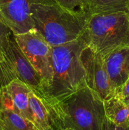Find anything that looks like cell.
I'll return each mask as SVG.
<instances>
[{
	"label": "cell",
	"instance_id": "obj_5",
	"mask_svg": "<svg viewBox=\"0 0 129 130\" xmlns=\"http://www.w3.org/2000/svg\"><path fill=\"white\" fill-rule=\"evenodd\" d=\"M15 38L22 52L41 77L42 99L52 79L51 46L35 29L15 35Z\"/></svg>",
	"mask_w": 129,
	"mask_h": 130
},
{
	"label": "cell",
	"instance_id": "obj_1",
	"mask_svg": "<svg viewBox=\"0 0 129 130\" xmlns=\"http://www.w3.org/2000/svg\"><path fill=\"white\" fill-rule=\"evenodd\" d=\"M46 105L54 130L103 129L106 119L103 100L87 86L61 101Z\"/></svg>",
	"mask_w": 129,
	"mask_h": 130
},
{
	"label": "cell",
	"instance_id": "obj_20",
	"mask_svg": "<svg viewBox=\"0 0 129 130\" xmlns=\"http://www.w3.org/2000/svg\"><path fill=\"white\" fill-rule=\"evenodd\" d=\"M1 89V88H0ZM1 108H2V105H1V95H0V110H1Z\"/></svg>",
	"mask_w": 129,
	"mask_h": 130
},
{
	"label": "cell",
	"instance_id": "obj_23",
	"mask_svg": "<svg viewBox=\"0 0 129 130\" xmlns=\"http://www.w3.org/2000/svg\"><path fill=\"white\" fill-rule=\"evenodd\" d=\"M0 130H1V129H0Z\"/></svg>",
	"mask_w": 129,
	"mask_h": 130
},
{
	"label": "cell",
	"instance_id": "obj_17",
	"mask_svg": "<svg viewBox=\"0 0 129 130\" xmlns=\"http://www.w3.org/2000/svg\"><path fill=\"white\" fill-rule=\"evenodd\" d=\"M113 95L117 96L126 104L129 105V79L121 86L115 89Z\"/></svg>",
	"mask_w": 129,
	"mask_h": 130
},
{
	"label": "cell",
	"instance_id": "obj_9",
	"mask_svg": "<svg viewBox=\"0 0 129 130\" xmlns=\"http://www.w3.org/2000/svg\"><path fill=\"white\" fill-rule=\"evenodd\" d=\"M32 90L24 82L15 79L6 86L1 88L0 95L2 108L15 112L35 125V120L29 104V94Z\"/></svg>",
	"mask_w": 129,
	"mask_h": 130
},
{
	"label": "cell",
	"instance_id": "obj_4",
	"mask_svg": "<svg viewBox=\"0 0 129 130\" xmlns=\"http://www.w3.org/2000/svg\"><path fill=\"white\" fill-rule=\"evenodd\" d=\"M82 36L87 46L102 57L129 46V11L89 15Z\"/></svg>",
	"mask_w": 129,
	"mask_h": 130
},
{
	"label": "cell",
	"instance_id": "obj_16",
	"mask_svg": "<svg viewBox=\"0 0 129 130\" xmlns=\"http://www.w3.org/2000/svg\"><path fill=\"white\" fill-rule=\"evenodd\" d=\"M63 7L72 10L87 11L89 0H52Z\"/></svg>",
	"mask_w": 129,
	"mask_h": 130
},
{
	"label": "cell",
	"instance_id": "obj_2",
	"mask_svg": "<svg viewBox=\"0 0 129 130\" xmlns=\"http://www.w3.org/2000/svg\"><path fill=\"white\" fill-rule=\"evenodd\" d=\"M30 8L34 28L51 46L78 39L89 17L87 11L69 10L52 0H32Z\"/></svg>",
	"mask_w": 129,
	"mask_h": 130
},
{
	"label": "cell",
	"instance_id": "obj_13",
	"mask_svg": "<svg viewBox=\"0 0 129 130\" xmlns=\"http://www.w3.org/2000/svg\"><path fill=\"white\" fill-rule=\"evenodd\" d=\"M1 130H39L28 119L7 109L0 110Z\"/></svg>",
	"mask_w": 129,
	"mask_h": 130
},
{
	"label": "cell",
	"instance_id": "obj_10",
	"mask_svg": "<svg viewBox=\"0 0 129 130\" xmlns=\"http://www.w3.org/2000/svg\"><path fill=\"white\" fill-rule=\"evenodd\" d=\"M103 58L114 91L129 78V46L115 50Z\"/></svg>",
	"mask_w": 129,
	"mask_h": 130
},
{
	"label": "cell",
	"instance_id": "obj_11",
	"mask_svg": "<svg viewBox=\"0 0 129 130\" xmlns=\"http://www.w3.org/2000/svg\"><path fill=\"white\" fill-rule=\"evenodd\" d=\"M103 104L107 120L118 126L129 128V105L115 95L104 100Z\"/></svg>",
	"mask_w": 129,
	"mask_h": 130
},
{
	"label": "cell",
	"instance_id": "obj_22",
	"mask_svg": "<svg viewBox=\"0 0 129 130\" xmlns=\"http://www.w3.org/2000/svg\"><path fill=\"white\" fill-rule=\"evenodd\" d=\"M48 130H54L53 129V128H49V129H48Z\"/></svg>",
	"mask_w": 129,
	"mask_h": 130
},
{
	"label": "cell",
	"instance_id": "obj_8",
	"mask_svg": "<svg viewBox=\"0 0 129 130\" xmlns=\"http://www.w3.org/2000/svg\"><path fill=\"white\" fill-rule=\"evenodd\" d=\"M32 0H0V13L15 35L35 30Z\"/></svg>",
	"mask_w": 129,
	"mask_h": 130
},
{
	"label": "cell",
	"instance_id": "obj_14",
	"mask_svg": "<svg viewBox=\"0 0 129 130\" xmlns=\"http://www.w3.org/2000/svg\"><path fill=\"white\" fill-rule=\"evenodd\" d=\"M129 11V0H89V15L117 11Z\"/></svg>",
	"mask_w": 129,
	"mask_h": 130
},
{
	"label": "cell",
	"instance_id": "obj_3",
	"mask_svg": "<svg viewBox=\"0 0 129 130\" xmlns=\"http://www.w3.org/2000/svg\"><path fill=\"white\" fill-rule=\"evenodd\" d=\"M87 46L81 36L78 39L59 46H51L52 79L42 99L51 104L87 86L81 53Z\"/></svg>",
	"mask_w": 129,
	"mask_h": 130
},
{
	"label": "cell",
	"instance_id": "obj_21",
	"mask_svg": "<svg viewBox=\"0 0 129 130\" xmlns=\"http://www.w3.org/2000/svg\"><path fill=\"white\" fill-rule=\"evenodd\" d=\"M61 130H73V129H70V128H64V129H62Z\"/></svg>",
	"mask_w": 129,
	"mask_h": 130
},
{
	"label": "cell",
	"instance_id": "obj_7",
	"mask_svg": "<svg viewBox=\"0 0 129 130\" xmlns=\"http://www.w3.org/2000/svg\"><path fill=\"white\" fill-rule=\"evenodd\" d=\"M5 59L10 65L16 79L28 85L33 91L41 98L42 92L41 77L22 52L15 40V34L10 41Z\"/></svg>",
	"mask_w": 129,
	"mask_h": 130
},
{
	"label": "cell",
	"instance_id": "obj_24",
	"mask_svg": "<svg viewBox=\"0 0 129 130\" xmlns=\"http://www.w3.org/2000/svg\"><path fill=\"white\" fill-rule=\"evenodd\" d=\"M128 79H129V78H128Z\"/></svg>",
	"mask_w": 129,
	"mask_h": 130
},
{
	"label": "cell",
	"instance_id": "obj_15",
	"mask_svg": "<svg viewBox=\"0 0 129 130\" xmlns=\"http://www.w3.org/2000/svg\"><path fill=\"white\" fill-rule=\"evenodd\" d=\"M13 35L14 33L6 24L0 13V59L3 63L5 62V54Z\"/></svg>",
	"mask_w": 129,
	"mask_h": 130
},
{
	"label": "cell",
	"instance_id": "obj_12",
	"mask_svg": "<svg viewBox=\"0 0 129 130\" xmlns=\"http://www.w3.org/2000/svg\"><path fill=\"white\" fill-rule=\"evenodd\" d=\"M29 104L39 130H48L52 128L50 114L44 100L32 90L29 94Z\"/></svg>",
	"mask_w": 129,
	"mask_h": 130
},
{
	"label": "cell",
	"instance_id": "obj_18",
	"mask_svg": "<svg viewBox=\"0 0 129 130\" xmlns=\"http://www.w3.org/2000/svg\"><path fill=\"white\" fill-rule=\"evenodd\" d=\"M102 130H129V128H123V127L118 126L113 124L112 123L106 119Z\"/></svg>",
	"mask_w": 129,
	"mask_h": 130
},
{
	"label": "cell",
	"instance_id": "obj_19",
	"mask_svg": "<svg viewBox=\"0 0 129 130\" xmlns=\"http://www.w3.org/2000/svg\"><path fill=\"white\" fill-rule=\"evenodd\" d=\"M2 64L3 63L1 62V59H0V83H1V69H2Z\"/></svg>",
	"mask_w": 129,
	"mask_h": 130
},
{
	"label": "cell",
	"instance_id": "obj_6",
	"mask_svg": "<svg viewBox=\"0 0 129 130\" xmlns=\"http://www.w3.org/2000/svg\"><path fill=\"white\" fill-rule=\"evenodd\" d=\"M80 58L84 69L86 85L96 91L103 100L112 96L114 91L103 57L87 46L82 50Z\"/></svg>",
	"mask_w": 129,
	"mask_h": 130
}]
</instances>
